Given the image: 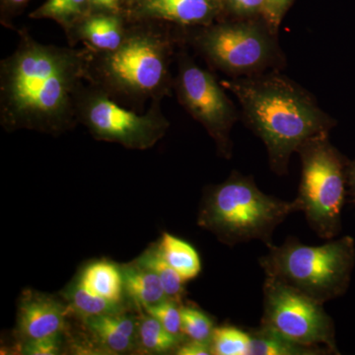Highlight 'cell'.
<instances>
[{"label":"cell","instance_id":"9","mask_svg":"<svg viewBox=\"0 0 355 355\" xmlns=\"http://www.w3.org/2000/svg\"><path fill=\"white\" fill-rule=\"evenodd\" d=\"M261 324L299 345L338 354L335 324L324 304L272 277L263 282Z\"/></svg>","mask_w":355,"mask_h":355},{"label":"cell","instance_id":"31","mask_svg":"<svg viewBox=\"0 0 355 355\" xmlns=\"http://www.w3.org/2000/svg\"><path fill=\"white\" fill-rule=\"evenodd\" d=\"M349 176L350 188H352V195L355 197V164L350 168Z\"/></svg>","mask_w":355,"mask_h":355},{"label":"cell","instance_id":"19","mask_svg":"<svg viewBox=\"0 0 355 355\" xmlns=\"http://www.w3.org/2000/svg\"><path fill=\"white\" fill-rule=\"evenodd\" d=\"M90 11L89 0H46L30 14V18L53 20L67 35Z\"/></svg>","mask_w":355,"mask_h":355},{"label":"cell","instance_id":"2","mask_svg":"<svg viewBox=\"0 0 355 355\" xmlns=\"http://www.w3.org/2000/svg\"><path fill=\"white\" fill-rule=\"evenodd\" d=\"M221 85L237 98L248 127L268 151L270 169L288 172L292 154L312 137L329 133L330 116L305 89L275 72L233 77Z\"/></svg>","mask_w":355,"mask_h":355},{"label":"cell","instance_id":"11","mask_svg":"<svg viewBox=\"0 0 355 355\" xmlns=\"http://www.w3.org/2000/svg\"><path fill=\"white\" fill-rule=\"evenodd\" d=\"M125 14L130 21L164 23L181 29L205 27L222 17L219 0H132Z\"/></svg>","mask_w":355,"mask_h":355},{"label":"cell","instance_id":"5","mask_svg":"<svg viewBox=\"0 0 355 355\" xmlns=\"http://www.w3.org/2000/svg\"><path fill=\"white\" fill-rule=\"evenodd\" d=\"M354 261V241L350 237L329 240L321 246H308L289 237L280 246L268 247V253L259 260L266 277L322 304L345 293Z\"/></svg>","mask_w":355,"mask_h":355},{"label":"cell","instance_id":"26","mask_svg":"<svg viewBox=\"0 0 355 355\" xmlns=\"http://www.w3.org/2000/svg\"><path fill=\"white\" fill-rule=\"evenodd\" d=\"M222 17L226 19L263 18L265 0H219Z\"/></svg>","mask_w":355,"mask_h":355},{"label":"cell","instance_id":"21","mask_svg":"<svg viewBox=\"0 0 355 355\" xmlns=\"http://www.w3.org/2000/svg\"><path fill=\"white\" fill-rule=\"evenodd\" d=\"M139 338L144 349L155 354L176 352L184 340L172 335L155 318L147 314L139 324Z\"/></svg>","mask_w":355,"mask_h":355},{"label":"cell","instance_id":"8","mask_svg":"<svg viewBox=\"0 0 355 355\" xmlns=\"http://www.w3.org/2000/svg\"><path fill=\"white\" fill-rule=\"evenodd\" d=\"M161 102H151L146 114H139L84 83L76 93V118L96 139L146 150L163 139L170 128Z\"/></svg>","mask_w":355,"mask_h":355},{"label":"cell","instance_id":"25","mask_svg":"<svg viewBox=\"0 0 355 355\" xmlns=\"http://www.w3.org/2000/svg\"><path fill=\"white\" fill-rule=\"evenodd\" d=\"M147 314L157 319L163 327L181 340H186L182 327V305L177 301L167 299L146 309Z\"/></svg>","mask_w":355,"mask_h":355},{"label":"cell","instance_id":"22","mask_svg":"<svg viewBox=\"0 0 355 355\" xmlns=\"http://www.w3.org/2000/svg\"><path fill=\"white\" fill-rule=\"evenodd\" d=\"M251 335L249 331L234 326L217 327L211 340L212 354L250 355Z\"/></svg>","mask_w":355,"mask_h":355},{"label":"cell","instance_id":"20","mask_svg":"<svg viewBox=\"0 0 355 355\" xmlns=\"http://www.w3.org/2000/svg\"><path fill=\"white\" fill-rule=\"evenodd\" d=\"M137 263L147 266L158 275L168 299L181 303L186 292L184 288V282L163 258L158 246L147 250L137 260Z\"/></svg>","mask_w":355,"mask_h":355},{"label":"cell","instance_id":"7","mask_svg":"<svg viewBox=\"0 0 355 355\" xmlns=\"http://www.w3.org/2000/svg\"><path fill=\"white\" fill-rule=\"evenodd\" d=\"M297 153L302 169L294 202L320 238L334 239L342 228L345 198L347 174L343 159L331 146L329 133L307 140Z\"/></svg>","mask_w":355,"mask_h":355},{"label":"cell","instance_id":"1","mask_svg":"<svg viewBox=\"0 0 355 355\" xmlns=\"http://www.w3.org/2000/svg\"><path fill=\"white\" fill-rule=\"evenodd\" d=\"M17 46L0 62V123L6 132L60 135L76 127L77 91L86 83L89 50L40 43L18 32Z\"/></svg>","mask_w":355,"mask_h":355},{"label":"cell","instance_id":"6","mask_svg":"<svg viewBox=\"0 0 355 355\" xmlns=\"http://www.w3.org/2000/svg\"><path fill=\"white\" fill-rule=\"evenodd\" d=\"M263 18L219 20L184 37L212 67L232 77L263 73L282 62V51Z\"/></svg>","mask_w":355,"mask_h":355},{"label":"cell","instance_id":"17","mask_svg":"<svg viewBox=\"0 0 355 355\" xmlns=\"http://www.w3.org/2000/svg\"><path fill=\"white\" fill-rule=\"evenodd\" d=\"M250 355H320L331 354L324 347H308L292 342L265 326L249 331Z\"/></svg>","mask_w":355,"mask_h":355},{"label":"cell","instance_id":"32","mask_svg":"<svg viewBox=\"0 0 355 355\" xmlns=\"http://www.w3.org/2000/svg\"><path fill=\"white\" fill-rule=\"evenodd\" d=\"M130 1H132V0H127V4H125V6H127L128 4L130 3Z\"/></svg>","mask_w":355,"mask_h":355},{"label":"cell","instance_id":"4","mask_svg":"<svg viewBox=\"0 0 355 355\" xmlns=\"http://www.w3.org/2000/svg\"><path fill=\"white\" fill-rule=\"evenodd\" d=\"M296 211L294 200L266 195L253 177L233 171L225 182L205 191L198 225L229 246L259 240L270 247L275 229Z\"/></svg>","mask_w":355,"mask_h":355},{"label":"cell","instance_id":"30","mask_svg":"<svg viewBox=\"0 0 355 355\" xmlns=\"http://www.w3.org/2000/svg\"><path fill=\"white\" fill-rule=\"evenodd\" d=\"M179 355H209L212 354L210 343L197 342L187 338L176 350Z\"/></svg>","mask_w":355,"mask_h":355},{"label":"cell","instance_id":"15","mask_svg":"<svg viewBox=\"0 0 355 355\" xmlns=\"http://www.w3.org/2000/svg\"><path fill=\"white\" fill-rule=\"evenodd\" d=\"M125 291L137 305L147 309L167 300L164 288L157 275L139 263L121 268Z\"/></svg>","mask_w":355,"mask_h":355},{"label":"cell","instance_id":"27","mask_svg":"<svg viewBox=\"0 0 355 355\" xmlns=\"http://www.w3.org/2000/svg\"><path fill=\"white\" fill-rule=\"evenodd\" d=\"M294 0H265L263 18L275 34H277L280 24Z\"/></svg>","mask_w":355,"mask_h":355},{"label":"cell","instance_id":"16","mask_svg":"<svg viewBox=\"0 0 355 355\" xmlns=\"http://www.w3.org/2000/svg\"><path fill=\"white\" fill-rule=\"evenodd\" d=\"M77 284L88 293L114 303H121L125 289L123 272L109 261L88 266Z\"/></svg>","mask_w":355,"mask_h":355},{"label":"cell","instance_id":"24","mask_svg":"<svg viewBox=\"0 0 355 355\" xmlns=\"http://www.w3.org/2000/svg\"><path fill=\"white\" fill-rule=\"evenodd\" d=\"M182 327L184 336L189 340L211 345L216 327L207 313L191 306H182Z\"/></svg>","mask_w":355,"mask_h":355},{"label":"cell","instance_id":"3","mask_svg":"<svg viewBox=\"0 0 355 355\" xmlns=\"http://www.w3.org/2000/svg\"><path fill=\"white\" fill-rule=\"evenodd\" d=\"M183 29L149 21H130L118 49L108 53L89 50L86 83L119 103L142 108L147 101H162L174 89L172 58Z\"/></svg>","mask_w":355,"mask_h":355},{"label":"cell","instance_id":"23","mask_svg":"<svg viewBox=\"0 0 355 355\" xmlns=\"http://www.w3.org/2000/svg\"><path fill=\"white\" fill-rule=\"evenodd\" d=\"M69 297L72 309L85 318L120 313L121 303L92 295L77 284L70 291Z\"/></svg>","mask_w":355,"mask_h":355},{"label":"cell","instance_id":"28","mask_svg":"<svg viewBox=\"0 0 355 355\" xmlns=\"http://www.w3.org/2000/svg\"><path fill=\"white\" fill-rule=\"evenodd\" d=\"M60 352V334L28 340L23 354L30 355H55Z\"/></svg>","mask_w":355,"mask_h":355},{"label":"cell","instance_id":"14","mask_svg":"<svg viewBox=\"0 0 355 355\" xmlns=\"http://www.w3.org/2000/svg\"><path fill=\"white\" fill-rule=\"evenodd\" d=\"M86 319L89 330L110 352L123 354L132 349L139 331L135 318L120 312Z\"/></svg>","mask_w":355,"mask_h":355},{"label":"cell","instance_id":"12","mask_svg":"<svg viewBox=\"0 0 355 355\" xmlns=\"http://www.w3.org/2000/svg\"><path fill=\"white\" fill-rule=\"evenodd\" d=\"M130 20L125 13L91 10L65 36L69 46L83 43L97 53L118 49L128 34Z\"/></svg>","mask_w":355,"mask_h":355},{"label":"cell","instance_id":"29","mask_svg":"<svg viewBox=\"0 0 355 355\" xmlns=\"http://www.w3.org/2000/svg\"><path fill=\"white\" fill-rule=\"evenodd\" d=\"M29 2V0H1V24L12 28V19L15 14Z\"/></svg>","mask_w":355,"mask_h":355},{"label":"cell","instance_id":"10","mask_svg":"<svg viewBox=\"0 0 355 355\" xmlns=\"http://www.w3.org/2000/svg\"><path fill=\"white\" fill-rule=\"evenodd\" d=\"M174 90L180 104L214 140L218 153L230 158V133L239 114L214 74L198 67L188 53H181Z\"/></svg>","mask_w":355,"mask_h":355},{"label":"cell","instance_id":"13","mask_svg":"<svg viewBox=\"0 0 355 355\" xmlns=\"http://www.w3.org/2000/svg\"><path fill=\"white\" fill-rule=\"evenodd\" d=\"M67 309L57 299L28 292L18 311V331L26 342L58 335L64 330Z\"/></svg>","mask_w":355,"mask_h":355},{"label":"cell","instance_id":"18","mask_svg":"<svg viewBox=\"0 0 355 355\" xmlns=\"http://www.w3.org/2000/svg\"><path fill=\"white\" fill-rule=\"evenodd\" d=\"M157 246L163 258L184 282L195 279L200 275L202 261L197 250L188 242L164 233Z\"/></svg>","mask_w":355,"mask_h":355}]
</instances>
